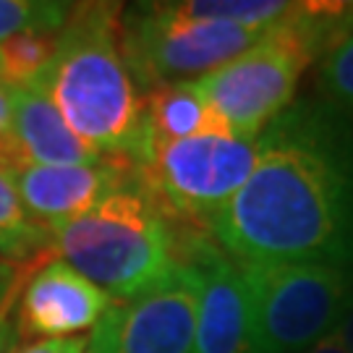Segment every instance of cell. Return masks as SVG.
<instances>
[{"label": "cell", "instance_id": "1", "mask_svg": "<svg viewBox=\"0 0 353 353\" xmlns=\"http://www.w3.org/2000/svg\"><path fill=\"white\" fill-rule=\"evenodd\" d=\"M236 262H296L353 272V121L299 100L259 137V160L210 220Z\"/></svg>", "mask_w": 353, "mask_h": 353}, {"label": "cell", "instance_id": "2", "mask_svg": "<svg viewBox=\"0 0 353 353\" xmlns=\"http://www.w3.org/2000/svg\"><path fill=\"white\" fill-rule=\"evenodd\" d=\"M121 11L123 6L115 3H76L61 29L58 52L37 84L79 139L105 157L141 168L152 141L144 94L121 50Z\"/></svg>", "mask_w": 353, "mask_h": 353}, {"label": "cell", "instance_id": "3", "mask_svg": "<svg viewBox=\"0 0 353 353\" xmlns=\"http://www.w3.org/2000/svg\"><path fill=\"white\" fill-rule=\"evenodd\" d=\"M52 252L100 285L113 301L137 299L189 262L207 230L178 223L141 183L139 173L89 212L52 228Z\"/></svg>", "mask_w": 353, "mask_h": 353}, {"label": "cell", "instance_id": "4", "mask_svg": "<svg viewBox=\"0 0 353 353\" xmlns=\"http://www.w3.org/2000/svg\"><path fill=\"white\" fill-rule=\"evenodd\" d=\"M319 58L314 37L299 24L293 11L270 26L246 52L196 79L204 100L230 134L259 139L280 113H285L301 84V76Z\"/></svg>", "mask_w": 353, "mask_h": 353}, {"label": "cell", "instance_id": "5", "mask_svg": "<svg viewBox=\"0 0 353 353\" xmlns=\"http://www.w3.org/2000/svg\"><path fill=\"white\" fill-rule=\"evenodd\" d=\"M265 32L194 19L178 3H139L121 11L123 61L137 87L147 92L212 74L249 50Z\"/></svg>", "mask_w": 353, "mask_h": 353}, {"label": "cell", "instance_id": "6", "mask_svg": "<svg viewBox=\"0 0 353 353\" xmlns=\"http://www.w3.org/2000/svg\"><path fill=\"white\" fill-rule=\"evenodd\" d=\"M252 296L259 353H303L335 332L353 299V272L296 262H239Z\"/></svg>", "mask_w": 353, "mask_h": 353}, {"label": "cell", "instance_id": "7", "mask_svg": "<svg viewBox=\"0 0 353 353\" xmlns=\"http://www.w3.org/2000/svg\"><path fill=\"white\" fill-rule=\"evenodd\" d=\"M256 160L259 139L204 134L154 144L150 160L137 173L168 214L183 225L207 230L210 220L252 176Z\"/></svg>", "mask_w": 353, "mask_h": 353}, {"label": "cell", "instance_id": "8", "mask_svg": "<svg viewBox=\"0 0 353 353\" xmlns=\"http://www.w3.org/2000/svg\"><path fill=\"white\" fill-rule=\"evenodd\" d=\"M199 267L183 262L137 299L115 301L92 327L87 353H194Z\"/></svg>", "mask_w": 353, "mask_h": 353}, {"label": "cell", "instance_id": "9", "mask_svg": "<svg viewBox=\"0 0 353 353\" xmlns=\"http://www.w3.org/2000/svg\"><path fill=\"white\" fill-rule=\"evenodd\" d=\"M189 262L199 267V306L194 353H259L254 338L252 296L236 259L212 236L191 246Z\"/></svg>", "mask_w": 353, "mask_h": 353}, {"label": "cell", "instance_id": "10", "mask_svg": "<svg viewBox=\"0 0 353 353\" xmlns=\"http://www.w3.org/2000/svg\"><path fill=\"white\" fill-rule=\"evenodd\" d=\"M137 168L108 157L97 165H26L13 181L26 212L48 230L89 212L108 194L126 186Z\"/></svg>", "mask_w": 353, "mask_h": 353}, {"label": "cell", "instance_id": "11", "mask_svg": "<svg viewBox=\"0 0 353 353\" xmlns=\"http://www.w3.org/2000/svg\"><path fill=\"white\" fill-rule=\"evenodd\" d=\"M113 299L63 259L37 270L21 296L19 332L39 338H74L94 327L113 306Z\"/></svg>", "mask_w": 353, "mask_h": 353}, {"label": "cell", "instance_id": "12", "mask_svg": "<svg viewBox=\"0 0 353 353\" xmlns=\"http://www.w3.org/2000/svg\"><path fill=\"white\" fill-rule=\"evenodd\" d=\"M13 139L24 165H97L108 160L68 128L37 81L13 87Z\"/></svg>", "mask_w": 353, "mask_h": 353}, {"label": "cell", "instance_id": "13", "mask_svg": "<svg viewBox=\"0 0 353 353\" xmlns=\"http://www.w3.org/2000/svg\"><path fill=\"white\" fill-rule=\"evenodd\" d=\"M144 121L152 147L204 134H230L204 100L196 81L160 84L144 94Z\"/></svg>", "mask_w": 353, "mask_h": 353}, {"label": "cell", "instance_id": "14", "mask_svg": "<svg viewBox=\"0 0 353 353\" xmlns=\"http://www.w3.org/2000/svg\"><path fill=\"white\" fill-rule=\"evenodd\" d=\"M52 252V233L26 212L13 173L0 170V254L16 267L37 265Z\"/></svg>", "mask_w": 353, "mask_h": 353}, {"label": "cell", "instance_id": "15", "mask_svg": "<svg viewBox=\"0 0 353 353\" xmlns=\"http://www.w3.org/2000/svg\"><path fill=\"white\" fill-rule=\"evenodd\" d=\"M316 84H319V100L335 108L348 121H353V3L341 29L330 37L325 50L316 58Z\"/></svg>", "mask_w": 353, "mask_h": 353}, {"label": "cell", "instance_id": "16", "mask_svg": "<svg viewBox=\"0 0 353 353\" xmlns=\"http://www.w3.org/2000/svg\"><path fill=\"white\" fill-rule=\"evenodd\" d=\"M61 32H21L0 42V81L26 87L50 68L58 52Z\"/></svg>", "mask_w": 353, "mask_h": 353}, {"label": "cell", "instance_id": "17", "mask_svg": "<svg viewBox=\"0 0 353 353\" xmlns=\"http://www.w3.org/2000/svg\"><path fill=\"white\" fill-rule=\"evenodd\" d=\"M178 8L194 19H212L265 32L283 21L293 3L288 0H178Z\"/></svg>", "mask_w": 353, "mask_h": 353}, {"label": "cell", "instance_id": "18", "mask_svg": "<svg viewBox=\"0 0 353 353\" xmlns=\"http://www.w3.org/2000/svg\"><path fill=\"white\" fill-rule=\"evenodd\" d=\"M74 6L55 0H0V42L21 32H61Z\"/></svg>", "mask_w": 353, "mask_h": 353}, {"label": "cell", "instance_id": "19", "mask_svg": "<svg viewBox=\"0 0 353 353\" xmlns=\"http://www.w3.org/2000/svg\"><path fill=\"white\" fill-rule=\"evenodd\" d=\"M21 168L26 165L13 139V87L0 81V170L16 176Z\"/></svg>", "mask_w": 353, "mask_h": 353}, {"label": "cell", "instance_id": "20", "mask_svg": "<svg viewBox=\"0 0 353 353\" xmlns=\"http://www.w3.org/2000/svg\"><path fill=\"white\" fill-rule=\"evenodd\" d=\"M89 338L74 335V338H45L32 345L21 348L19 353H87Z\"/></svg>", "mask_w": 353, "mask_h": 353}, {"label": "cell", "instance_id": "21", "mask_svg": "<svg viewBox=\"0 0 353 353\" xmlns=\"http://www.w3.org/2000/svg\"><path fill=\"white\" fill-rule=\"evenodd\" d=\"M21 283V267L11 265L3 254H0V314L11 309V301Z\"/></svg>", "mask_w": 353, "mask_h": 353}, {"label": "cell", "instance_id": "22", "mask_svg": "<svg viewBox=\"0 0 353 353\" xmlns=\"http://www.w3.org/2000/svg\"><path fill=\"white\" fill-rule=\"evenodd\" d=\"M16 341H19V322L13 319L11 309L0 314V353L16 351Z\"/></svg>", "mask_w": 353, "mask_h": 353}, {"label": "cell", "instance_id": "23", "mask_svg": "<svg viewBox=\"0 0 353 353\" xmlns=\"http://www.w3.org/2000/svg\"><path fill=\"white\" fill-rule=\"evenodd\" d=\"M335 335L341 338V343L345 345V351L353 353V299H351V306L345 309L343 319L338 322V327H335Z\"/></svg>", "mask_w": 353, "mask_h": 353}, {"label": "cell", "instance_id": "24", "mask_svg": "<svg viewBox=\"0 0 353 353\" xmlns=\"http://www.w3.org/2000/svg\"><path fill=\"white\" fill-rule=\"evenodd\" d=\"M303 353H348V351H345V345L341 343V338L335 332H330V335H325L322 341L314 343L312 348H306Z\"/></svg>", "mask_w": 353, "mask_h": 353}]
</instances>
